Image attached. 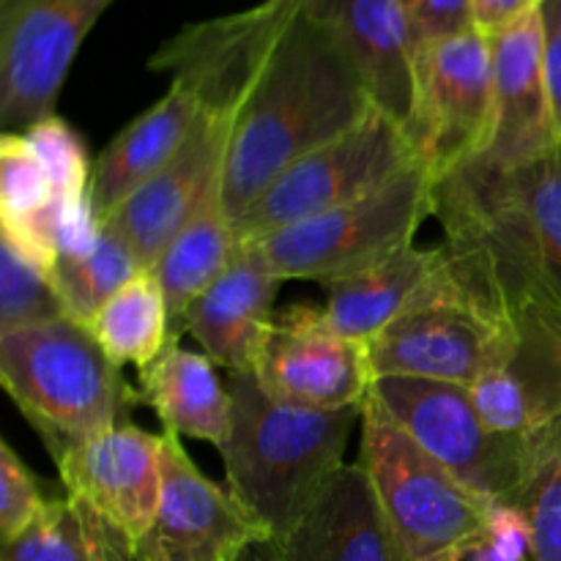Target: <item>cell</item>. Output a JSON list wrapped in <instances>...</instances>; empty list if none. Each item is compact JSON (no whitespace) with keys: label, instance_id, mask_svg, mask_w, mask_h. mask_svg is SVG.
Returning <instances> with one entry per match:
<instances>
[{"label":"cell","instance_id":"1","mask_svg":"<svg viewBox=\"0 0 561 561\" xmlns=\"http://www.w3.org/2000/svg\"><path fill=\"white\" fill-rule=\"evenodd\" d=\"M433 217L466 290L496 316L561 323V140L524 168L471 159L436 181Z\"/></svg>","mask_w":561,"mask_h":561},{"label":"cell","instance_id":"2","mask_svg":"<svg viewBox=\"0 0 561 561\" xmlns=\"http://www.w3.org/2000/svg\"><path fill=\"white\" fill-rule=\"evenodd\" d=\"M373 110L351 55L305 5L263 60L233 121L222 175L228 217L236 222L296 159L354 129Z\"/></svg>","mask_w":561,"mask_h":561},{"label":"cell","instance_id":"3","mask_svg":"<svg viewBox=\"0 0 561 561\" xmlns=\"http://www.w3.org/2000/svg\"><path fill=\"white\" fill-rule=\"evenodd\" d=\"M233 422L219 447L225 488L272 531L288 535L345 466L362 409H305L279 403L255 373H228Z\"/></svg>","mask_w":561,"mask_h":561},{"label":"cell","instance_id":"4","mask_svg":"<svg viewBox=\"0 0 561 561\" xmlns=\"http://www.w3.org/2000/svg\"><path fill=\"white\" fill-rule=\"evenodd\" d=\"M0 381L53 460L121 422L135 389L75 318L0 334Z\"/></svg>","mask_w":561,"mask_h":561},{"label":"cell","instance_id":"5","mask_svg":"<svg viewBox=\"0 0 561 561\" xmlns=\"http://www.w3.org/2000/svg\"><path fill=\"white\" fill-rule=\"evenodd\" d=\"M359 425L356 463L370 477L411 561H442L488 529L491 504L431 458L373 394Z\"/></svg>","mask_w":561,"mask_h":561},{"label":"cell","instance_id":"6","mask_svg":"<svg viewBox=\"0 0 561 561\" xmlns=\"http://www.w3.org/2000/svg\"><path fill=\"white\" fill-rule=\"evenodd\" d=\"M433 190L436 175L416 162L381 190L279 230L261 247L285 283H332L416 244V233L433 217Z\"/></svg>","mask_w":561,"mask_h":561},{"label":"cell","instance_id":"7","mask_svg":"<svg viewBox=\"0 0 561 561\" xmlns=\"http://www.w3.org/2000/svg\"><path fill=\"white\" fill-rule=\"evenodd\" d=\"M420 162L409 131L381 110L296 159L261 197L236 219L239 244H261L268 236L359 201Z\"/></svg>","mask_w":561,"mask_h":561},{"label":"cell","instance_id":"8","mask_svg":"<svg viewBox=\"0 0 561 561\" xmlns=\"http://www.w3.org/2000/svg\"><path fill=\"white\" fill-rule=\"evenodd\" d=\"M373 398L455 480L491 507H513L529 469V438L491 431L471 392L425 378H378Z\"/></svg>","mask_w":561,"mask_h":561},{"label":"cell","instance_id":"9","mask_svg":"<svg viewBox=\"0 0 561 561\" xmlns=\"http://www.w3.org/2000/svg\"><path fill=\"white\" fill-rule=\"evenodd\" d=\"M444 250V247H442ZM513 323L469 294L449 268L367 343L378 378H425L469 389L507 345Z\"/></svg>","mask_w":561,"mask_h":561},{"label":"cell","instance_id":"10","mask_svg":"<svg viewBox=\"0 0 561 561\" xmlns=\"http://www.w3.org/2000/svg\"><path fill=\"white\" fill-rule=\"evenodd\" d=\"M405 131L436 181L485 153L493 131L491 36L471 31L414 49V110Z\"/></svg>","mask_w":561,"mask_h":561},{"label":"cell","instance_id":"11","mask_svg":"<svg viewBox=\"0 0 561 561\" xmlns=\"http://www.w3.org/2000/svg\"><path fill=\"white\" fill-rule=\"evenodd\" d=\"M115 0H0V126L25 131L55 115L60 88Z\"/></svg>","mask_w":561,"mask_h":561},{"label":"cell","instance_id":"12","mask_svg":"<svg viewBox=\"0 0 561 561\" xmlns=\"http://www.w3.org/2000/svg\"><path fill=\"white\" fill-rule=\"evenodd\" d=\"M252 373L279 403L321 411L362 409L376 383L367 343L345 337L323 307L307 305L274 316Z\"/></svg>","mask_w":561,"mask_h":561},{"label":"cell","instance_id":"13","mask_svg":"<svg viewBox=\"0 0 561 561\" xmlns=\"http://www.w3.org/2000/svg\"><path fill=\"white\" fill-rule=\"evenodd\" d=\"M162 499L135 542V561H239L272 531L228 491L208 480L175 433H162Z\"/></svg>","mask_w":561,"mask_h":561},{"label":"cell","instance_id":"14","mask_svg":"<svg viewBox=\"0 0 561 561\" xmlns=\"http://www.w3.org/2000/svg\"><path fill=\"white\" fill-rule=\"evenodd\" d=\"M162 436L121 420L113 431L66 449L58 466L60 485L102 513L135 546L162 499Z\"/></svg>","mask_w":561,"mask_h":561},{"label":"cell","instance_id":"15","mask_svg":"<svg viewBox=\"0 0 561 561\" xmlns=\"http://www.w3.org/2000/svg\"><path fill=\"white\" fill-rule=\"evenodd\" d=\"M493 131L480 159L496 168H524L559 146L546 69L540 9L491 36Z\"/></svg>","mask_w":561,"mask_h":561},{"label":"cell","instance_id":"16","mask_svg":"<svg viewBox=\"0 0 561 561\" xmlns=\"http://www.w3.org/2000/svg\"><path fill=\"white\" fill-rule=\"evenodd\" d=\"M233 118L203 113L179 153L140 186L104 222L113 225L142 268H153L170 241L197 214L208 192L222 181Z\"/></svg>","mask_w":561,"mask_h":561},{"label":"cell","instance_id":"17","mask_svg":"<svg viewBox=\"0 0 561 561\" xmlns=\"http://www.w3.org/2000/svg\"><path fill=\"white\" fill-rule=\"evenodd\" d=\"M510 323L507 345L469 392L491 431L529 438L561 420V323L542 312Z\"/></svg>","mask_w":561,"mask_h":561},{"label":"cell","instance_id":"18","mask_svg":"<svg viewBox=\"0 0 561 561\" xmlns=\"http://www.w3.org/2000/svg\"><path fill=\"white\" fill-rule=\"evenodd\" d=\"M283 283L261 244H239L230 266L192 301L179 334H192L222 370L252 373Z\"/></svg>","mask_w":561,"mask_h":561},{"label":"cell","instance_id":"19","mask_svg":"<svg viewBox=\"0 0 561 561\" xmlns=\"http://www.w3.org/2000/svg\"><path fill=\"white\" fill-rule=\"evenodd\" d=\"M307 9L351 55L373 104L405 129L414 110V38L403 0H310Z\"/></svg>","mask_w":561,"mask_h":561},{"label":"cell","instance_id":"20","mask_svg":"<svg viewBox=\"0 0 561 561\" xmlns=\"http://www.w3.org/2000/svg\"><path fill=\"white\" fill-rule=\"evenodd\" d=\"M274 542L283 561H411L359 463H345L310 513Z\"/></svg>","mask_w":561,"mask_h":561},{"label":"cell","instance_id":"21","mask_svg":"<svg viewBox=\"0 0 561 561\" xmlns=\"http://www.w3.org/2000/svg\"><path fill=\"white\" fill-rule=\"evenodd\" d=\"M201 118L203 107L192 88L173 80L159 102L137 115L104 146L93 162L91 181V206L99 222L118 211L184 148Z\"/></svg>","mask_w":561,"mask_h":561},{"label":"cell","instance_id":"22","mask_svg":"<svg viewBox=\"0 0 561 561\" xmlns=\"http://www.w3.org/2000/svg\"><path fill=\"white\" fill-rule=\"evenodd\" d=\"M137 376L140 387L135 389V403L151 405L164 433L222 447L233 422V400L206 354L181 348L179 337H173Z\"/></svg>","mask_w":561,"mask_h":561},{"label":"cell","instance_id":"23","mask_svg":"<svg viewBox=\"0 0 561 561\" xmlns=\"http://www.w3.org/2000/svg\"><path fill=\"white\" fill-rule=\"evenodd\" d=\"M442 266V247L422 250V247L409 244L376 266L323 283V290H327L323 312L329 323L345 337L370 343L378 332H383L394 318L403 316L425 294Z\"/></svg>","mask_w":561,"mask_h":561},{"label":"cell","instance_id":"24","mask_svg":"<svg viewBox=\"0 0 561 561\" xmlns=\"http://www.w3.org/2000/svg\"><path fill=\"white\" fill-rule=\"evenodd\" d=\"M236 252H239V236L233 219L225 211L222 181H219L151 268L168 301L173 337H181L179 329L192 301L230 266Z\"/></svg>","mask_w":561,"mask_h":561},{"label":"cell","instance_id":"25","mask_svg":"<svg viewBox=\"0 0 561 561\" xmlns=\"http://www.w3.org/2000/svg\"><path fill=\"white\" fill-rule=\"evenodd\" d=\"M0 546V561H135L129 537L69 493L47 499L36 518Z\"/></svg>","mask_w":561,"mask_h":561},{"label":"cell","instance_id":"26","mask_svg":"<svg viewBox=\"0 0 561 561\" xmlns=\"http://www.w3.org/2000/svg\"><path fill=\"white\" fill-rule=\"evenodd\" d=\"M93 340L118 367L151 365L173 340L168 301L151 268L126 283L96 316L88 321Z\"/></svg>","mask_w":561,"mask_h":561},{"label":"cell","instance_id":"27","mask_svg":"<svg viewBox=\"0 0 561 561\" xmlns=\"http://www.w3.org/2000/svg\"><path fill=\"white\" fill-rule=\"evenodd\" d=\"M140 272L146 268L137 261L124 236L110 222H102L99 239L91 250L55 261L53 283L69 318L88 327V321Z\"/></svg>","mask_w":561,"mask_h":561},{"label":"cell","instance_id":"28","mask_svg":"<svg viewBox=\"0 0 561 561\" xmlns=\"http://www.w3.org/2000/svg\"><path fill=\"white\" fill-rule=\"evenodd\" d=\"M513 507L531 531V561H561V420L531 436L529 469Z\"/></svg>","mask_w":561,"mask_h":561},{"label":"cell","instance_id":"29","mask_svg":"<svg viewBox=\"0 0 561 561\" xmlns=\"http://www.w3.org/2000/svg\"><path fill=\"white\" fill-rule=\"evenodd\" d=\"M0 334L69 318L53 283V272L0 241Z\"/></svg>","mask_w":561,"mask_h":561},{"label":"cell","instance_id":"30","mask_svg":"<svg viewBox=\"0 0 561 561\" xmlns=\"http://www.w3.org/2000/svg\"><path fill=\"white\" fill-rule=\"evenodd\" d=\"M22 135L31 140L36 153L42 157L49 179L55 186V206L58 208H80L91 203V181L93 164L88 162V153L77 131L58 115L36 121L31 129Z\"/></svg>","mask_w":561,"mask_h":561},{"label":"cell","instance_id":"31","mask_svg":"<svg viewBox=\"0 0 561 561\" xmlns=\"http://www.w3.org/2000/svg\"><path fill=\"white\" fill-rule=\"evenodd\" d=\"M47 504L36 474L20 460L9 442L0 444V542L20 535Z\"/></svg>","mask_w":561,"mask_h":561},{"label":"cell","instance_id":"32","mask_svg":"<svg viewBox=\"0 0 561 561\" xmlns=\"http://www.w3.org/2000/svg\"><path fill=\"white\" fill-rule=\"evenodd\" d=\"M414 49L477 31L474 0H403Z\"/></svg>","mask_w":561,"mask_h":561},{"label":"cell","instance_id":"33","mask_svg":"<svg viewBox=\"0 0 561 561\" xmlns=\"http://www.w3.org/2000/svg\"><path fill=\"white\" fill-rule=\"evenodd\" d=\"M542 33H546V69L551 88L553 118L561 137V0H542Z\"/></svg>","mask_w":561,"mask_h":561},{"label":"cell","instance_id":"34","mask_svg":"<svg viewBox=\"0 0 561 561\" xmlns=\"http://www.w3.org/2000/svg\"><path fill=\"white\" fill-rule=\"evenodd\" d=\"M540 5L542 0H474L477 31H482L485 36H493V33L515 25L524 16L535 14Z\"/></svg>","mask_w":561,"mask_h":561},{"label":"cell","instance_id":"35","mask_svg":"<svg viewBox=\"0 0 561 561\" xmlns=\"http://www.w3.org/2000/svg\"><path fill=\"white\" fill-rule=\"evenodd\" d=\"M442 561H520V559L510 557L507 551H502V548L491 540L488 531H482V535H477L474 540L455 548V551L449 553V557H444Z\"/></svg>","mask_w":561,"mask_h":561},{"label":"cell","instance_id":"36","mask_svg":"<svg viewBox=\"0 0 561 561\" xmlns=\"http://www.w3.org/2000/svg\"><path fill=\"white\" fill-rule=\"evenodd\" d=\"M239 561H283V557H279L277 551V542L263 540V542H255L252 548H247Z\"/></svg>","mask_w":561,"mask_h":561}]
</instances>
